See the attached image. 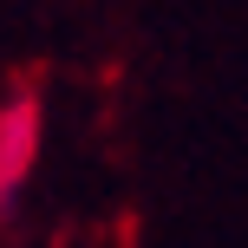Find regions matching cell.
I'll list each match as a JSON object with an SVG mask.
<instances>
[{"mask_svg":"<svg viewBox=\"0 0 248 248\" xmlns=\"http://www.w3.org/2000/svg\"><path fill=\"white\" fill-rule=\"evenodd\" d=\"M39 131H46V111H39L33 85H13L0 98V209H13V196L26 189L39 163Z\"/></svg>","mask_w":248,"mask_h":248,"instance_id":"cell-1","label":"cell"}]
</instances>
